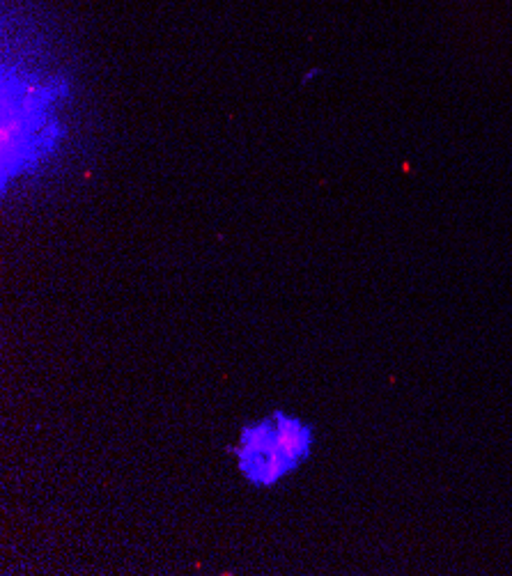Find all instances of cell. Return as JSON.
I'll list each match as a JSON object with an SVG mask.
<instances>
[{
  "mask_svg": "<svg viewBox=\"0 0 512 576\" xmlns=\"http://www.w3.org/2000/svg\"><path fill=\"white\" fill-rule=\"evenodd\" d=\"M315 429L304 418L274 409L239 429L232 457L239 475L255 489H271L310 459Z\"/></svg>",
  "mask_w": 512,
  "mask_h": 576,
  "instance_id": "cell-1",
  "label": "cell"
},
{
  "mask_svg": "<svg viewBox=\"0 0 512 576\" xmlns=\"http://www.w3.org/2000/svg\"><path fill=\"white\" fill-rule=\"evenodd\" d=\"M319 74H322V69H319V67H313V69H310V71H306V74H304V78H301V83H304V85L313 83V80L317 78Z\"/></svg>",
  "mask_w": 512,
  "mask_h": 576,
  "instance_id": "cell-2",
  "label": "cell"
}]
</instances>
